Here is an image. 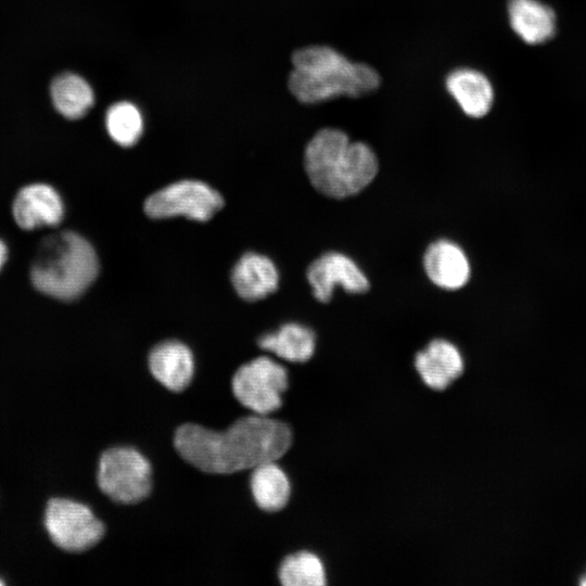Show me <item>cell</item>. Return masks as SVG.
<instances>
[{
  "label": "cell",
  "instance_id": "obj_23",
  "mask_svg": "<svg viewBox=\"0 0 586 586\" xmlns=\"http://www.w3.org/2000/svg\"><path fill=\"white\" fill-rule=\"evenodd\" d=\"M582 584L586 585V577H585V579H584V581H582Z\"/></svg>",
  "mask_w": 586,
  "mask_h": 586
},
{
  "label": "cell",
  "instance_id": "obj_18",
  "mask_svg": "<svg viewBox=\"0 0 586 586\" xmlns=\"http://www.w3.org/2000/svg\"><path fill=\"white\" fill-rule=\"evenodd\" d=\"M251 491L256 505L268 512L285 507L291 494L290 481L276 461L253 468Z\"/></svg>",
  "mask_w": 586,
  "mask_h": 586
},
{
  "label": "cell",
  "instance_id": "obj_10",
  "mask_svg": "<svg viewBox=\"0 0 586 586\" xmlns=\"http://www.w3.org/2000/svg\"><path fill=\"white\" fill-rule=\"evenodd\" d=\"M16 224L26 230L58 225L64 214L60 194L44 183H33L18 191L13 202Z\"/></svg>",
  "mask_w": 586,
  "mask_h": 586
},
{
  "label": "cell",
  "instance_id": "obj_7",
  "mask_svg": "<svg viewBox=\"0 0 586 586\" xmlns=\"http://www.w3.org/2000/svg\"><path fill=\"white\" fill-rule=\"evenodd\" d=\"M286 388L285 368L266 356L241 366L232 378L235 398L260 416H267L282 406V394Z\"/></svg>",
  "mask_w": 586,
  "mask_h": 586
},
{
  "label": "cell",
  "instance_id": "obj_15",
  "mask_svg": "<svg viewBox=\"0 0 586 586\" xmlns=\"http://www.w3.org/2000/svg\"><path fill=\"white\" fill-rule=\"evenodd\" d=\"M508 16L512 30L527 44H539L556 34L553 10L538 0H509Z\"/></svg>",
  "mask_w": 586,
  "mask_h": 586
},
{
  "label": "cell",
  "instance_id": "obj_22",
  "mask_svg": "<svg viewBox=\"0 0 586 586\" xmlns=\"http://www.w3.org/2000/svg\"><path fill=\"white\" fill-rule=\"evenodd\" d=\"M7 255H8L7 246L0 240V269L2 268L3 264L5 263Z\"/></svg>",
  "mask_w": 586,
  "mask_h": 586
},
{
  "label": "cell",
  "instance_id": "obj_11",
  "mask_svg": "<svg viewBox=\"0 0 586 586\" xmlns=\"http://www.w3.org/2000/svg\"><path fill=\"white\" fill-rule=\"evenodd\" d=\"M153 377L173 392H181L190 384L194 360L190 348L175 340L162 342L149 355Z\"/></svg>",
  "mask_w": 586,
  "mask_h": 586
},
{
  "label": "cell",
  "instance_id": "obj_1",
  "mask_svg": "<svg viewBox=\"0 0 586 586\" xmlns=\"http://www.w3.org/2000/svg\"><path fill=\"white\" fill-rule=\"evenodd\" d=\"M290 426L266 416L238 419L225 431L195 423L179 426L174 436L178 454L201 471L229 474L276 461L292 444Z\"/></svg>",
  "mask_w": 586,
  "mask_h": 586
},
{
  "label": "cell",
  "instance_id": "obj_14",
  "mask_svg": "<svg viewBox=\"0 0 586 586\" xmlns=\"http://www.w3.org/2000/svg\"><path fill=\"white\" fill-rule=\"evenodd\" d=\"M423 265L430 280L447 290L463 286L470 278L466 254L457 244L447 240H438L428 247Z\"/></svg>",
  "mask_w": 586,
  "mask_h": 586
},
{
  "label": "cell",
  "instance_id": "obj_20",
  "mask_svg": "<svg viewBox=\"0 0 586 586\" xmlns=\"http://www.w3.org/2000/svg\"><path fill=\"white\" fill-rule=\"evenodd\" d=\"M279 579L284 586H323L327 583L321 559L309 551L284 558L279 568Z\"/></svg>",
  "mask_w": 586,
  "mask_h": 586
},
{
  "label": "cell",
  "instance_id": "obj_21",
  "mask_svg": "<svg viewBox=\"0 0 586 586\" xmlns=\"http://www.w3.org/2000/svg\"><path fill=\"white\" fill-rule=\"evenodd\" d=\"M105 125L110 137L122 146L133 145L143 130L140 111L127 101L117 102L107 110Z\"/></svg>",
  "mask_w": 586,
  "mask_h": 586
},
{
  "label": "cell",
  "instance_id": "obj_16",
  "mask_svg": "<svg viewBox=\"0 0 586 586\" xmlns=\"http://www.w3.org/2000/svg\"><path fill=\"white\" fill-rule=\"evenodd\" d=\"M446 88L470 117H483L492 109L494 90L488 78L481 72L472 68L453 71L446 78Z\"/></svg>",
  "mask_w": 586,
  "mask_h": 586
},
{
  "label": "cell",
  "instance_id": "obj_4",
  "mask_svg": "<svg viewBox=\"0 0 586 586\" xmlns=\"http://www.w3.org/2000/svg\"><path fill=\"white\" fill-rule=\"evenodd\" d=\"M98 270L92 245L78 233L62 231L48 235L39 244L30 279L43 294L72 301L88 289Z\"/></svg>",
  "mask_w": 586,
  "mask_h": 586
},
{
  "label": "cell",
  "instance_id": "obj_5",
  "mask_svg": "<svg viewBox=\"0 0 586 586\" xmlns=\"http://www.w3.org/2000/svg\"><path fill=\"white\" fill-rule=\"evenodd\" d=\"M97 477L102 493L119 504H138L152 489L149 460L139 450L128 446L106 449L99 460Z\"/></svg>",
  "mask_w": 586,
  "mask_h": 586
},
{
  "label": "cell",
  "instance_id": "obj_12",
  "mask_svg": "<svg viewBox=\"0 0 586 586\" xmlns=\"http://www.w3.org/2000/svg\"><path fill=\"white\" fill-rule=\"evenodd\" d=\"M415 366L429 387L442 391L460 377L463 359L453 343L437 339L416 355Z\"/></svg>",
  "mask_w": 586,
  "mask_h": 586
},
{
  "label": "cell",
  "instance_id": "obj_9",
  "mask_svg": "<svg viewBox=\"0 0 586 586\" xmlns=\"http://www.w3.org/2000/svg\"><path fill=\"white\" fill-rule=\"evenodd\" d=\"M307 280L316 300L327 303L331 300L335 285L349 293H365L369 281L348 256L329 252L314 260L307 269Z\"/></svg>",
  "mask_w": 586,
  "mask_h": 586
},
{
  "label": "cell",
  "instance_id": "obj_6",
  "mask_svg": "<svg viewBox=\"0 0 586 586\" xmlns=\"http://www.w3.org/2000/svg\"><path fill=\"white\" fill-rule=\"evenodd\" d=\"M44 525L52 542L69 552L90 549L102 539L105 532L104 524L88 506L67 498L49 500Z\"/></svg>",
  "mask_w": 586,
  "mask_h": 586
},
{
  "label": "cell",
  "instance_id": "obj_8",
  "mask_svg": "<svg viewBox=\"0 0 586 586\" xmlns=\"http://www.w3.org/2000/svg\"><path fill=\"white\" fill-rule=\"evenodd\" d=\"M221 195L199 180H180L151 194L144 213L154 219L184 216L196 221L211 219L221 207Z\"/></svg>",
  "mask_w": 586,
  "mask_h": 586
},
{
  "label": "cell",
  "instance_id": "obj_17",
  "mask_svg": "<svg viewBox=\"0 0 586 586\" xmlns=\"http://www.w3.org/2000/svg\"><path fill=\"white\" fill-rule=\"evenodd\" d=\"M258 345L285 360L304 362L313 356L316 339L309 328L298 323H286L275 332L262 335Z\"/></svg>",
  "mask_w": 586,
  "mask_h": 586
},
{
  "label": "cell",
  "instance_id": "obj_13",
  "mask_svg": "<svg viewBox=\"0 0 586 586\" xmlns=\"http://www.w3.org/2000/svg\"><path fill=\"white\" fill-rule=\"evenodd\" d=\"M231 282L241 298L253 302L277 290L279 273L270 258L250 252L242 255L234 265Z\"/></svg>",
  "mask_w": 586,
  "mask_h": 586
},
{
  "label": "cell",
  "instance_id": "obj_2",
  "mask_svg": "<svg viewBox=\"0 0 586 586\" xmlns=\"http://www.w3.org/2000/svg\"><path fill=\"white\" fill-rule=\"evenodd\" d=\"M292 65L289 89L300 102L306 104L342 95L362 97L380 85V76L374 68L352 62L326 46L296 50L292 55Z\"/></svg>",
  "mask_w": 586,
  "mask_h": 586
},
{
  "label": "cell",
  "instance_id": "obj_3",
  "mask_svg": "<svg viewBox=\"0 0 586 586\" xmlns=\"http://www.w3.org/2000/svg\"><path fill=\"white\" fill-rule=\"evenodd\" d=\"M307 176L320 193L343 199L366 188L375 177L378 158L364 142H352L335 128L319 130L305 149Z\"/></svg>",
  "mask_w": 586,
  "mask_h": 586
},
{
  "label": "cell",
  "instance_id": "obj_24",
  "mask_svg": "<svg viewBox=\"0 0 586 586\" xmlns=\"http://www.w3.org/2000/svg\"><path fill=\"white\" fill-rule=\"evenodd\" d=\"M4 583L0 579V585H3Z\"/></svg>",
  "mask_w": 586,
  "mask_h": 586
},
{
  "label": "cell",
  "instance_id": "obj_19",
  "mask_svg": "<svg viewBox=\"0 0 586 586\" xmlns=\"http://www.w3.org/2000/svg\"><path fill=\"white\" fill-rule=\"evenodd\" d=\"M51 98L58 112L69 119L86 115L94 102L90 85L73 73L60 75L52 81Z\"/></svg>",
  "mask_w": 586,
  "mask_h": 586
}]
</instances>
